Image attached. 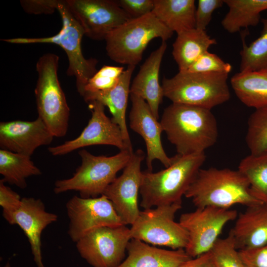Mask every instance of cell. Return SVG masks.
<instances>
[{
    "mask_svg": "<svg viewBox=\"0 0 267 267\" xmlns=\"http://www.w3.org/2000/svg\"><path fill=\"white\" fill-rule=\"evenodd\" d=\"M160 123L179 155L205 152L217 141V121L208 109L172 103L164 110Z\"/></svg>",
    "mask_w": 267,
    "mask_h": 267,
    "instance_id": "6da1fadb",
    "label": "cell"
},
{
    "mask_svg": "<svg viewBox=\"0 0 267 267\" xmlns=\"http://www.w3.org/2000/svg\"><path fill=\"white\" fill-rule=\"evenodd\" d=\"M171 164L157 172H142L139 193L144 209L182 203L184 196L205 162V152L181 155L177 154Z\"/></svg>",
    "mask_w": 267,
    "mask_h": 267,
    "instance_id": "7a4b0ae2",
    "label": "cell"
},
{
    "mask_svg": "<svg viewBox=\"0 0 267 267\" xmlns=\"http://www.w3.org/2000/svg\"><path fill=\"white\" fill-rule=\"evenodd\" d=\"M184 196L196 208L230 209L236 204L247 207L263 204L252 194L245 177L229 168H201Z\"/></svg>",
    "mask_w": 267,
    "mask_h": 267,
    "instance_id": "3957f363",
    "label": "cell"
},
{
    "mask_svg": "<svg viewBox=\"0 0 267 267\" xmlns=\"http://www.w3.org/2000/svg\"><path fill=\"white\" fill-rule=\"evenodd\" d=\"M133 153L125 149L111 156H96L82 149L79 152L81 165L71 178L56 180L53 191L60 194L74 190L83 198L100 196L117 178V173L126 167Z\"/></svg>",
    "mask_w": 267,
    "mask_h": 267,
    "instance_id": "277c9868",
    "label": "cell"
},
{
    "mask_svg": "<svg viewBox=\"0 0 267 267\" xmlns=\"http://www.w3.org/2000/svg\"><path fill=\"white\" fill-rule=\"evenodd\" d=\"M173 34L151 12L131 18L110 32L105 38L106 50L115 62L135 66L151 40L166 41Z\"/></svg>",
    "mask_w": 267,
    "mask_h": 267,
    "instance_id": "5b68a950",
    "label": "cell"
},
{
    "mask_svg": "<svg viewBox=\"0 0 267 267\" xmlns=\"http://www.w3.org/2000/svg\"><path fill=\"white\" fill-rule=\"evenodd\" d=\"M228 75L226 73L179 71L172 78H163L164 96L172 103L211 110L230 98Z\"/></svg>",
    "mask_w": 267,
    "mask_h": 267,
    "instance_id": "8992f818",
    "label": "cell"
},
{
    "mask_svg": "<svg viewBox=\"0 0 267 267\" xmlns=\"http://www.w3.org/2000/svg\"><path fill=\"white\" fill-rule=\"evenodd\" d=\"M57 10L62 22V28L55 35L43 38H16L2 39L15 44H53L60 46L68 59L67 74L76 79V87L82 95L89 80L97 71L98 62L94 58L86 59L82 50V40L85 33L83 28L72 14L65 0H58Z\"/></svg>",
    "mask_w": 267,
    "mask_h": 267,
    "instance_id": "52a82bcc",
    "label": "cell"
},
{
    "mask_svg": "<svg viewBox=\"0 0 267 267\" xmlns=\"http://www.w3.org/2000/svg\"><path fill=\"white\" fill-rule=\"evenodd\" d=\"M59 56L47 53L36 64L38 80L35 93L38 117L54 137H62L67 133L70 108L58 77Z\"/></svg>",
    "mask_w": 267,
    "mask_h": 267,
    "instance_id": "ba28073f",
    "label": "cell"
},
{
    "mask_svg": "<svg viewBox=\"0 0 267 267\" xmlns=\"http://www.w3.org/2000/svg\"><path fill=\"white\" fill-rule=\"evenodd\" d=\"M181 204L160 205L140 211L130 228L131 238L173 250L184 249L188 241V233L179 222L175 221Z\"/></svg>",
    "mask_w": 267,
    "mask_h": 267,
    "instance_id": "9c48e42d",
    "label": "cell"
},
{
    "mask_svg": "<svg viewBox=\"0 0 267 267\" xmlns=\"http://www.w3.org/2000/svg\"><path fill=\"white\" fill-rule=\"evenodd\" d=\"M237 216L235 210L212 206L196 208L182 214L178 222L188 233V241L184 249L187 254L194 258L209 252L223 227Z\"/></svg>",
    "mask_w": 267,
    "mask_h": 267,
    "instance_id": "30bf717a",
    "label": "cell"
},
{
    "mask_svg": "<svg viewBox=\"0 0 267 267\" xmlns=\"http://www.w3.org/2000/svg\"><path fill=\"white\" fill-rule=\"evenodd\" d=\"M126 225L96 228L76 243L81 257L92 267H117L123 261L131 239Z\"/></svg>",
    "mask_w": 267,
    "mask_h": 267,
    "instance_id": "8fae6325",
    "label": "cell"
},
{
    "mask_svg": "<svg viewBox=\"0 0 267 267\" xmlns=\"http://www.w3.org/2000/svg\"><path fill=\"white\" fill-rule=\"evenodd\" d=\"M66 208L69 220L68 234L75 243L96 228L125 225L104 195L94 198L74 196L67 202Z\"/></svg>",
    "mask_w": 267,
    "mask_h": 267,
    "instance_id": "7c38bea8",
    "label": "cell"
},
{
    "mask_svg": "<svg viewBox=\"0 0 267 267\" xmlns=\"http://www.w3.org/2000/svg\"><path fill=\"white\" fill-rule=\"evenodd\" d=\"M70 11L83 28L85 35L94 40L106 36L132 18L112 0H65Z\"/></svg>",
    "mask_w": 267,
    "mask_h": 267,
    "instance_id": "4fadbf2b",
    "label": "cell"
},
{
    "mask_svg": "<svg viewBox=\"0 0 267 267\" xmlns=\"http://www.w3.org/2000/svg\"><path fill=\"white\" fill-rule=\"evenodd\" d=\"M144 158L145 154L142 150L134 152L122 175L108 186L102 194L111 201L126 225L133 224L140 211L138 205V195L142 175L141 164Z\"/></svg>",
    "mask_w": 267,
    "mask_h": 267,
    "instance_id": "5bb4252c",
    "label": "cell"
},
{
    "mask_svg": "<svg viewBox=\"0 0 267 267\" xmlns=\"http://www.w3.org/2000/svg\"><path fill=\"white\" fill-rule=\"evenodd\" d=\"M88 104L91 117L87 126L75 139L48 147V151L52 155H64L79 148L95 145H112L120 151L128 150L119 126L105 114V106L97 101Z\"/></svg>",
    "mask_w": 267,
    "mask_h": 267,
    "instance_id": "9a60e30c",
    "label": "cell"
},
{
    "mask_svg": "<svg viewBox=\"0 0 267 267\" xmlns=\"http://www.w3.org/2000/svg\"><path fill=\"white\" fill-rule=\"evenodd\" d=\"M3 217L9 224L20 226L28 239L37 267H44L42 255L41 236L48 225L57 220V215L47 212L41 199L23 197L19 208Z\"/></svg>",
    "mask_w": 267,
    "mask_h": 267,
    "instance_id": "2e32d148",
    "label": "cell"
},
{
    "mask_svg": "<svg viewBox=\"0 0 267 267\" xmlns=\"http://www.w3.org/2000/svg\"><path fill=\"white\" fill-rule=\"evenodd\" d=\"M132 107L129 114L130 127L144 139L147 151L146 165L148 171H152L153 162L158 160L168 167L172 158L166 153L162 145L161 134L163 130L160 122L155 118L145 100L130 93Z\"/></svg>",
    "mask_w": 267,
    "mask_h": 267,
    "instance_id": "e0dca14e",
    "label": "cell"
},
{
    "mask_svg": "<svg viewBox=\"0 0 267 267\" xmlns=\"http://www.w3.org/2000/svg\"><path fill=\"white\" fill-rule=\"evenodd\" d=\"M54 135L42 120L0 123V149L31 156L39 147L50 144Z\"/></svg>",
    "mask_w": 267,
    "mask_h": 267,
    "instance_id": "ac0fdd59",
    "label": "cell"
},
{
    "mask_svg": "<svg viewBox=\"0 0 267 267\" xmlns=\"http://www.w3.org/2000/svg\"><path fill=\"white\" fill-rule=\"evenodd\" d=\"M167 47L166 41H162L159 47L150 54L141 66L130 87V93L145 100L157 119L159 107L164 96L159 83V75Z\"/></svg>",
    "mask_w": 267,
    "mask_h": 267,
    "instance_id": "d6986e66",
    "label": "cell"
},
{
    "mask_svg": "<svg viewBox=\"0 0 267 267\" xmlns=\"http://www.w3.org/2000/svg\"><path fill=\"white\" fill-rule=\"evenodd\" d=\"M135 67L128 66L118 84L112 89L102 91L85 92L82 96L87 103L97 101L109 109L112 116L111 121L119 126L126 146L131 151L133 150L127 126L126 114L130 94L131 80Z\"/></svg>",
    "mask_w": 267,
    "mask_h": 267,
    "instance_id": "ffe728a7",
    "label": "cell"
},
{
    "mask_svg": "<svg viewBox=\"0 0 267 267\" xmlns=\"http://www.w3.org/2000/svg\"><path fill=\"white\" fill-rule=\"evenodd\" d=\"M237 249H249L267 243V205L247 207L236 219L229 231Z\"/></svg>",
    "mask_w": 267,
    "mask_h": 267,
    "instance_id": "44dd1931",
    "label": "cell"
},
{
    "mask_svg": "<svg viewBox=\"0 0 267 267\" xmlns=\"http://www.w3.org/2000/svg\"><path fill=\"white\" fill-rule=\"evenodd\" d=\"M127 251V257L117 267H179L192 259L184 249L158 248L135 239H131Z\"/></svg>",
    "mask_w": 267,
    "mask_h": 267,
    "instance_id": "7402d4cb",
    "label": "cell"
},
{
    "mask_svg": "<svg viewBox=\"0 0 267 267\" xmlns=\"http://www.w3.org/2000/svg\"><path fill=\"white\" fill-rule=\"evenodd\" d=\"M217 43V41L208 35L206 31L196 28L177 34L173 44L172 55L179 71H187L212 45Z\"/></svg>",
    "mask_w": 267,
    "mask_h": 267,
    "instance_id": "603a6c76",
    "label": "cell"
},
{
    "mask_svg": "<svg viewBox=\"0 0 267 267\" xmlns=\"http://www.w3.org/2000/svg\"><path fill=\"white\" fill-rule=\"evenodd\" d=\"M194 0H154L152 13L167 28L177 34L195 28Z\"/></svg>",
    "mask_w": 267,
    "mask_h": 267,
    "instance_id": "cb8c5ba5",
    "label": "cell"
},
{
    "mask_svg": "<svg viewBox=\"0 0 267 267\" xmlns=\"http://www.w3.org/2000/svg\"><path fill=\"white\" fill-rule=\"evenodd\" d=\"M230 84L245 105L255 109L267 106V69L237 73L231 78Z\"/></svg>",
    "mask_w": 267,
    "mask_h": 267,
    "instance_id": "d4e9b609",
    "label": "cell"
},
{
    "mask_svg": "<svg viewBox=\"0 0 267 267\" xmlns=\"http://www.w3.org/2000/svg\"><path fill=\"white\" fill-rule=\"evenodd\" d=\"M228 11L221 21L224 29L233 34L242 28L256 26L261 13L267 10V0H223Z\"/></svg>",
    "mask_w": 267,
    "mask_h": 267,
    "instance_id": "484cf974",
    "label": "cell"
},
{
    "mask_svg": "<svg viewBox=\"0 0 267 267\" xmlns=\"http://www.w3.org/2000/svg\"><path fill=\"white\" fill-rule=\"evenodd\" d=\"M0 174L5 183L24 189L27 186V178L41 175L42 172L31 156L0 149Z\"/></svg>",
    "mask_w": 267,
    "mask_h": 267,
    "instance_id": "4316f807",
    "label": "cell"
},
{
    "mask_svg": "<svg viewBox=\"0 0 267 267\" xmlns=\"http://www.w3.org/2000/svg\"><path fill=\"white\" fill-rule=\"evenodd\" d=\"M238 170L247 178L254 196L267 205V152L246 156L240 162Z\"/></svg>",
    "mask_w": 267,
    "mask_h": 267,
    "instance_id": "83f0119b",
    "label": "cell"
},
{
    "mask_svg": "<svg viewBox=\"0 0 267 267\" xmlns=\"http://www.w3.org/2000/svg\"><path fill=\"white\" fill-rule=\"evenodd\" d=\"M263 29L260 36L249 45L244 42L240 54V72L267 69V17L261 19Z\"/></svg>",
    "mask_w": 267,
    "mask_h": 267,
    "instance_id": "f1b7e54d",
    "label": "cell"
},
{
    "mask_svg": "<svg viewBox=\"0 0 267 267\" xmlns=\"http://www.w3.org/2000/svg\"><path fill=\"white\" fill-rule=\"evenodd\" d=\"M245 140L251 154L267 152V106L256 109L249 116Z\"/></svg>",
    "mask_w": 267,
    "mask_h": 267,
    "instance_id": "f546056e",
    "label": "cell"
},
{
    "mask_svg": "<svg viewBox=\"0 0 267 267\" xmlns=\"http://www.w3.org/2000/svg\"><path fill=\"white\" fill-rule=\"evenodd\" d=\"M210 252L216 267H246L230 232L225 238H219Z\"/></svg>",
    "mask_w": 267,
    "mask_h": 267,
    "instance_id": "4dcf8cb0",
    "label": "cell"
},
{
    "mask_svg": "<svg viewBox=\"0 0 267 267\" xmlns=\"http://www.w3.org/2000/svg\"><path fill=\"white\" fill-rule=\"evenodd\" d=\"M124 71L123 67L104 65L85 85L81 96L85 92H97L110 89L118 83Z\"/></svg>",
    "mask_w": 267,
    "mask_h": 267,
    "instance_id": "1f68e13d",
    "label": "cell"
},
{
    "mask_svg": "<svg viewBox=\"0 0 267 267\" xmlns=\"http://www.w3.org/2000/svg\"><path fill=\"white\" fill-rule=\"evenodd\" d=\"M232 69L230 64L225 62L214 53L205 52L186 71L199 73H226Z\"/></svg>",
    "mask_w": 267,
    "mask_h": 267,
    "instance_id": "d6a6232c",
    "label": "cell"
},
{
    "mask_svg": "<svg viewBox=\"0 0 267 267\" xmlns=\"http://www.w3.org/2000/svg\"><path fill=\"white\" fill-rule=\"evenodd\" d=\"M224 3L222 0H199L195 14V28L206 31L213 12Z\"/></svg>",
    "mask_w": 267,
    "mask_h": 267,
    "instance_id": "836d02e7",
    "label": "cell"
},
{
    "mask_svg": "<svg viewBox=\"0 0 267 267\" xmlns=\"http://www.w3.org/2000/svg\"><path fill=\"white\" fill-rule=\"evenodd\" d=\"M119 6L132 18H138L152 12L154 0H118Z\"/></svg>",
    "mask_w": 267,
    "mask_h": 267,
    "instance_id": "e575fe53",
    "label": "cell"
},
{
    "mask_svg": "<svg viewBox=\"0 0 267 267\" xmlns=\"http://www.w3.org/2000/svg\"><path fill=\"white\" fill-rule=\"evenodd\" d=\"M0 180V205L2 209V216L12 214L20 207L22 198L20 195Z\"/></svg>",
    "mask_w": 267,
    "mask_h": 267,
    "instance_id": "d590c367",
    "label": "cell"
},
{
    "mask_svg": "<svg viewBox=\"0 0 267 267\" xmlns=\"http://www.w3.org/2000/svg\"><path fill=\"white\" fill-rule=\"evenodd\" d=\"M238 251L246 267H267V243L259 247Z\"/></svg>",
    "mask_w": 267,
    "mask_h": 267,
    "instance_id": "8d00e7d4",
    "label": "cell"
},
{
    "mask_svg": "<svg viewBox=\"0 0 267 267\" xmlns=\"http://www.w3.org/2000/svg\"><path fill=\"white\" fill-rule=\"evenodd\" d=\"M58 0H23L20 1L25 12L33 14H49L57 10Z\"/></svg>",
    "mask_w": 267,
    "mask_h": 267,
    "instance_id": "74e56055",
    "label": "cell"
},
{
    "mask_svg": "<svg viewBox=\"0 0 267 267\" xmlns=\"http://www.w3.org/2000/svg\"><path fill=\"white\" fill-rule=\"evenodd\" d=\"M179 267H216L210 252L187 261Z\"/></svg>",
    "mask_w": 267,
    "mask_h": 267,
    "instance_id": "f35d334b",
    "label": "cell"
}]
</instances>
